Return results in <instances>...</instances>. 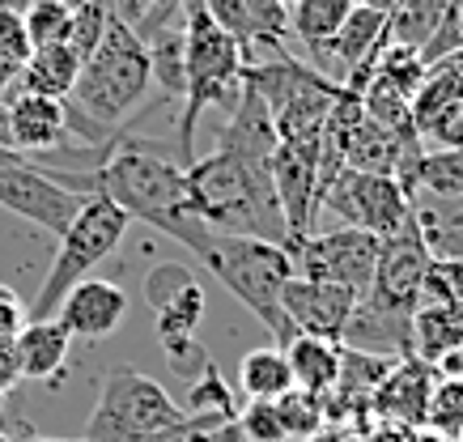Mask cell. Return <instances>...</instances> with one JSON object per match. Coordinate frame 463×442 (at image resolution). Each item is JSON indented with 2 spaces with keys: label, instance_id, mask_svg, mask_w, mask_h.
I'll return each instance as SVG.
<instances>
[{
  "label": "cell",
  "instance_id": "ab89813d",
  "mask_svg": "<svg viewBox=\"0 0 463 442\" xmlns=\"http://www.w3.org/2000/svg\"><path fill=\"white\" fill-rule=\"evenodd\" d=\"M17 81V69H9V64H0V102L9 99V89H14Z\"/></svg>",
  "mask_w": 463,
  "mask_h": 442
},
{
  "label": "cell",
  "instance_id": "681fc988",
  "mask_svg": "<svg viewBox=\"0 0 463 442\" xmlns=\"http://www.w3.org/2000/svg\"><path fill=\"white\" fill-rule=\"evenodd\" d=\"M22 442H30V438H22Z\"/></svg>",
  "mask_w": 463,
  "mask_h": 442
},
{
  "label": "cell",
  "instance_id": "74e56055",
  "mask_svg": "<svg viewBox=\"0 0 463 442\" xmlns=\"http://www.w3.org/2000/svg\"><path fill=\"white\" fill-rule=\"evenodd\" d=\"M22 328H26V306L17 302L14 289H0V349H14Z\"/></svg>",
  "mask_w": 463,
  "mask_h": 442
},
{
  "label": "cell",
  "instance_id": "f1b7e54d",
  "mask_svg": "<svg viewBox=\"0 0 463 442\" xmlns=\"http://www.w3.org/2000/svg\"><path fill=\"white\" fill-rule=\"evenodd\" d=\"M115 22V5L111 0H85L69 14V34H64V43L77 52L81 60H90L99 52V43L107 39V30Z\"/></svg>",
  "mask_w": 463,
  "mask_h": 442
},
{
  "label": "cell",
  "instance_id": "4316f807",
  "mask_svg": "<svg viewBox=\"0 0 463 442\" xmlns=\"http://www.w3.org/2000/svg\"><path fill=\"white\" fill-rule=\"evenodd\" d=\"M145 52H149L154 86L166 99L183 102V89H187V39H183V22L154 34V39H145Z\"/></svg>",
  "mask_w": 463,
  "mask_h": 442
},
{
  "label": "cell",
  "instance_id": "d6986e66",
  "mask_svg": "<svg viewBox=\"0 0 463 442\" xmlns=\"http://www.w3.org/2000/svg\"><path fill=\"white\" fill-rule=\"evenodd\" d=\"M85 60L72 52L69 43H47V47H34L26 60V69L17 72V89L26 94H39V99H69L77 89V77H81Z\"/></svg>",
  "mask_w": 463,
  "mask_h": 442
},
{
  "label": "cell",
  "instance_id": "b9f144b4",
  "mask_svg": "<svg viewBox=\"0 0 463 442\" xmlns=\"http://www.w3.org/2000/svg\"><path fill=\"white\" fill-rule=\"evenodd\" d=\"M357 5H365V9H374V14H392L400 0H357Z\"/></svg>",
  "mask_w": 463,
  "mask_h": 442
},
{
  "label": "cell",
  "instance_id": "7402d4cb",
  "mask_svg": "<svg viewBox=\"0 0 463 442\" xmlns=\"http://www.w3.org/2000/svg\"><path fill=\"white\" fill-rule=\"evenodd\" d=\"M455 102H463V47L425 69V81L417 89V99H412V128L421 132L434 115H442Z\"/></svg>",
  "mask_w": 463,
  "mask_h": 442
},
{
  "label": "cell",
  "instance_id": "484cf974",
  "mask_svg": "<svg viewBox=\"0 0 463 442\" xmlns=\"http://www.w3.org/2000/svg\"><path fill=\"white\" fill-rule=\"evenodd\" d=\"M183 413L192 417V421H209V426H225V421L239 417V409H234V391H230V383L217 374L213 357L200 366V374H192L187 396H183Z\"/></svg>",
  "mask_w": 463,
  "mask_h": 442
},
{
  "label": "cell",
  "instance_id": "4fadbf2b",
  "mask_svg": "<svg viewBox=\"0 0 463 442\" xmlns=\"http://www.w3.org/2000/svg\"><path fill=\"white\" fill-rule=\"evenodd\" d=\"M128 315V294L115 281H94L85 277L81 286L69 289V298L60 302L56 319L64 324L72 341H107Z\"/></svg>",
  "mask_w": 463,
  "mask_h": 442
},
{
  "label": "cell",
  "instance_id": "60d3db41",
  "mask_svg": "<svg viewBox=\"0 0 463 442\" xmlns=\"http://www.w3.org/2000/svg\"><path fill=\"white\" fill-rule=\"evenodd\" d=\"M0 145H5V149H14V136H9V107H5V102H0Z\"/></svg>",
  "mask_w": 463,
  "mask_h": 442
},
{
  "label": "cell",
  "instance_id": "5b68a950",
  "mask_svg": "<svg viewBox=\"0 0 463 442\" xmlns=\"http://www.w3.org/2000/svg\"><path fill=\"white\" fill-rule=\"evenodd\" d=\"M200 264L222 281L247 311L272 332V341L289 344L298 336L294 324L285 319L281 294L294 277V256L281 243H264V239H230V234H213L209 251Z\"/></svg>",
  "mask_w": 463,
  "mask_h": 442
},
{
  "label": "cell",
  "instance_id": "836d02e7",
  "mask_svg": "<svg viewBox=\"0 0 463 442\" xmlns=\"http://www.w3.org/2000/svg\"><path fill=\"white\" fill-rule=\"evenodd\" d=\"M192 281H200V277L187 268V264H157V268L145 277V302H149V311L166 306L170 298H179Z\"/></svg>",
  "mask_w": 463,
  "mask_h": 442
},
{
  "label": "cell",
  "instance_id": "f6af8a7d",
  "mask_svg": "<svg viewBox=\"0 0 463 442\" xmlns=\"http://www.w3.org/2000/svg\"><path fill=\"white\" fill-rule=\"evenodd\" d=\"M302 442H345L340 434H315V438H302Z\"/></svg>",
  "mask_w": 463,
  "mask_h": 442
},
{
  "label": "cell",
  "instance_id": "bcb514c9",
  "mask_svg": "<svg viewBox=\"0 0 463 442\" xmlns=\"http://www.w3.org/2000/svg\"><path fill=\"white\" fill-rule=\"evenodd\" d=\"M56 5H64V9H77V5H85V0H56Z\"/></svg>",
  "mask_w": 463,
  "mask_h": 442
},
{
  "label": "cell",
  "instance_id": "7a4b0ae2",
  "mask_svg": "<svg viewBox=\"0 0 463 442\" xmlns=\"http://www.w3.org/2000/svg\"><path fill=\"white\" fill-rule=\"evenodd\" d=\"M187 200H192V213L217 234L264 239V243H281L289 251L272 157L213 149L187 166Z\"/></svg>",
  "mask_w": 463,
  "mask_h": 442
},
{
  "label": "cell",
  "instance_id": "52a82bcc",
  "mask_svg": "<svg viewBox=\"0 0 463 442\" xmlns=\"http://www.w3.org/2000/svg\"><path fill=\"white\" fill-rule=\"evenodd\" d=\"M128 226H132V217H128L115 200H107V196L85 200V209L77 213L69 234H60V251H56V259H52L47 277H43V286L34 289L30 319H56L60 302L69 298V289L81 286L85 277L124 243Z\"/></svg>",
  "mask_w": 463,
  "mask_h": 442
},
{
  "label": "cell",
  "instance_id": "6da1fadb",
  "mask_svg": "<svg viewBox=\"0 0 463 442\" xmlns=\"http://www.w3.org/2000/svg\"><path fill=\"white\" fill-rule=\"evenodd\" d=\"M99 196L115 200L132 221H145L149 230L183 243L196 259L209 251L213 234H217L192 213L187 166L128 132L111 145V157L99 166Z\"/></svg>",
  "mask_w": 463,
  "mask_h": 442
},
{
  "label": "cell",
  "instance_id": "c3c4849f",
  "mask_svg": "<svg viewBox=\"0 0 463 442\" xmlns=\"http://www.w3.org/2000/svg\"><path fill=\"white\" fill-rule=\"evenodd\" d=\"M0 442H9V438H5V434H0Z\"/></svg>",
  "mask_w": 463,
  "mask_h": 442
},
{
  "label": "cell",
  "instance_id": "ffe728a7",
  "mask_svg": "<svg viewBox=\"0 0 463 442\" xmlns=\"http://www.w3.org/2000/svg\"><path fill=\"white\" fill-rule=\"evenodd\" d=\"M285 357H289V371H294L298 391L307 396H332L340 379V344L336 341H323V336H307L298 332L289 344H281Z\"/></svg>",
  "mask_w": 463,
  "mask_h": 442
},
{
  "label": "cell",
  "instance_id": "8d00e7d4",
  "mask_svg": "<svg viewBox=\"0 0 463 442\" xmlns=\"http://www.w3.org/2000/svg\"><path fill=\"white\" fill-rule=\"evenodd\" d=\"M417 136H421V145H430V149H463V102H455V107H447L442 115H434Z\"/></svg>",
  "mask_w": 463,
  "mask_h": 442
},
{
  "label": "cell",
  "instance_id": "d590c367",
  "mask_svg": "<svg viewBox=\"0 0 463 442\" xmlns=\"http://www.w3.org/2000/svg\"><path fill=\"white\" fill-rule=\"evenodd\" d=\"M239 426L251 442H289L281 429V417H277V404L272 400H251L239 413Z\"/></svg>",
  "mask_w": 463,
  "mask_h": 442
},
{
  "label": "cell",
  "instance_id": "e575fe53",
  "mask_svg": "<svg viewBox=\"0 0 463 442\" xmlns=\"http://www.w3.org/2000/svg\"><path fill=\"white\" fill-rule=\"evenodd\" d=\"M30 52H34V43H30V34H26V17L17 14V9H0V64L22 72Z\"/></svg>",
  "mask_w": 463,
  "mask_h": 442
},
{
  "label": "cell",
  "instance_id": "ac0fdd59",
  "mask_svg": "<svg viewBox=\"0 0 463 442\" xmlns=\"http://www.w3.org/2000/svg\"><path fill=\"white\" fill-rule=\"evenodd\" d=\"M72 336L64 332L60 319H26L22 336L14 341V362L17 379H34V383H52L64 362H69Z\"/></svg>",
  "mask_w": 463,
  "mask_h": 442
},
{
  "label": "cell",
  "instance_id": "44dd1931",
  "mask_svg": "<svg viewBox=\"0 0 463 442\" xmlns=\"http://www.w3.org/2000/svg\"><path fill=\"white\" fill-rule=\"evenodd\" d=\"M463 349V306H438L421 302L412 311V357L434 366L442 353Z\"/></svg>",
  "mask_w": 463,
  "mask_h": 442
},
{
  "label": "cell",
  "instance_id": "8fae6325",
  "mask_svg": "<svg viewBox=\"0 0 463 442\" xmlns=\"http://www.w3.org/2000/svg\"><path fill=\"white\" fill-rule=\"evenodd\" d=\"M430 264H434V256H430V247H425L421 230L412 226V217H408L395 234L383 239L379 268H374V281H370L365 302L387 306V311H400V315H412L417 302H421V286H425Z\"/></svg>",
  "mask_w": 463,
  "mask_h": 442
},
{
  "label": "cell",
  "instance_id": "7c38bea8",
  "mask_svg": "<svg viewBox=\"0 0 463 442\" xmlns=\"http://www.w3.org/2000/svg\"><path fill=\"white\" fill-rule=\"evenodd\" d=\"M281 306H285V319L294 324V332H307V336H323V341L340 344L353 311H357V294L294 272L281 294Z\"/></svg>",
  "mask_w": 463,
  "mask_h": 442
},
{
  "label": "cell",
  "instance_id": "f35d334b",
  "mask_svg": "<svg viewBox=\"0 0 463 442\" xmlns=\"http://www.w3.org/2000/svg\"><path fill=\"white\" fill-rule=\"evenodd\" d=\"M204 442H251L247 438V434H242V426H239V417H234V421H225V426H217L209 434V438Z\"/></svg>",
  "mask_w": 463,
  "mask_h": 442
},
{
  "label": "cell",
  "instance_id": "ba28073f",
  "mask_svg": "<svg viewBox=\"0 0 463 442\" xmlns=\"http://www.w3.org/2000/svg\"><path fill=\"white\" fill-rule=\"evenodd\" d=\"M379 247H383L379 234L340 226V230H327V234H310L307 243H298L289 256H294L298 277L340 286L349 294H357V302H362L370 294L374 268H379Z\"/></svg>",
  "mask_w": 463,
  "mask_h": 442
},
{
  "label": "cell",
  "instance_id": "d6a6232c",
  "mask_svg": "<svg viewBox=\"0 0 463 442\" xmlns=\"http://www.w3.org/2000/svg\"><path fill=\"white\" fill-rule=\"evenodd\" d=\"M69 14L64 5L56 0H30L22 17H26V34L34 47H47V43H64V34H69Z\"/></svg>",
  "mask_w": 463,
  "mask_h": 442
},
{
  "label": "cell",
  "instance_id": "277c9868",
  "mask_svg": "<svg viewBox=\"0 0 463 442\" xmlns=\"http://www.w3.org/2000/svg\"><path fill=\"white\" fill-rule=\"evenodd\" d=\"M183 39H187V89H183L179 119H175V154H179V166H192L196 162L200 119H204L209 107H225L230 111L239 102L247 56L213 22L200 0L183 5Z\"/></svg>",
  "mask_w": 463,
  "mask_h": 442
},
{
  "label": "cell",
  "instance_id": "9c48e42d",
  "mask_svg": "<svg viewBox=\"0 0 463 442\" xmlns=\"http://www.w3.org/2000/svg\"><path fill=\"white\" fill-rule=\"evenodd\" d=\"M319 209L340 217V226L365 230V234H395L408 221V192L395 174H370V171H345L332 179Z\"/></svg>",
  "mask_w": 463,
  "mask_h": 442
},
{
  "label": "cell",
  "instance_id": "2e32d148",
  "mask_svg": "<svg viewBox=\"0 0 463 442\" xmlns=\"http://www.w3.org/2000/svg\"><path fill=\"white\" fill-rule=\"evenodd\" d=\"M408 217L421 230L430 256L463 264V196H442V192L412 187L408 192Z\"/></svg>",
  "mask_w": 463,
  "mask_h": 442
},
{
  "label": "cell",
  "instance_id": "e0dca14e",
  "mask_svg": "<svg viewBox=\"0 0 463 442\" xmlns=\"http://www.w3.org/2000/svg\"><path fill=\"white\" fill-rule=\"evenodd\" d=\"M345 349H362V353H379V357H408L412 353V315L387 311L374 302H357L349 328L340 336Z\"/></svg>",
  "mask_w": 463,
  "mask_h": 442
},
{
  "label": "cell",
  "instance_id": "f546056e",
  "mask_svg": "<svg viewBox=\"0 0 463 442\" xmlns=\"http://www.w3.org/2000/svg\"><path fill=\"white\" fill-rule=\"evenodd\" d=\"M425 429L442 442H463V374L459 379H438L434 383Z\"/></svg>",
  "mask_w": 463,
  "mask_h": 442
},
{
  "label": "cell",
  "instance_id": "5bb4252c",
  "mask_svg": "<svg viewBox=\"0 0 463 442\" xmlns=\"http://www.w3.org/2000/svg\"><path fill=\"white\" fill-rule=\"evenodd\" d=\"M5 107H9V136H14V149L22 157L64 149V141H69V107L60 99H39V94H26V89L14 86Z\"/></svg>",
  "mask_w": 463,
  "mask_h": 442
},
{
  "label": "cell",
  "instance_id": "7bdbcfd3",
  "mask_svg": "<svg viewBox=\"0 0 463 442\" xmlns=\"http://www.w3.org/2000/svg\"><path fill=\"white\" fill-rule=\"evenodd\" d=\"M9 162H22V154H14V149H5V145H0V166H9Z\"/></svg>",
  "mask_w": 463,
  "mask_h": 442
},
{
  "label": "cell",
  "instance_id": "8992f818",
  "mask_svg": "<svg viewBox=\"0 0 463 442\" xmlns=\"http://www.w3.org/2000/svg\"><path fill=\"white\" fill-rule=\"evenodd\" d=\"M187 426L183 404L137 366L102 374L99 404L85 421V442H154Z\"/></svg>",
  "mask_w": 463,
  "mask_h": 442
},
{
  "label": "cell",
  "instance_id": "cb8c5ba5",
  "mask_svg": "<svg viewBox=\"0 0 463 442\" xmlns=\"http://www.w3.org/2000/svg\"><path fill=\"white\" fill-rule=\"evenodd\" d=\"M239 387L247 391V400H281L294 391V371L285 349L268 344V349H251L239 362Z\"/></svg>",
  "mask_w": 463,
  "mask_h": 442
},
{
  "label": "cell",
  "instance_id": "83f0119b",
  "mask_svg": "<svg viewBox=\"0 0 463 442\" xmlns=\"http://www.w3.org/2000/svg\"><path fill=\"white\" fill-rule=\"evenodd\" d=\"M111 5H115V17L124 26H132V34L145 43V39H154L162 30L179 26L187 0H111Z\"/></svg>",
  "mask_w": 463,
  "mask_h": 442
},
{
  "label": "cell",
  "instance_id": "d4e9b609",
  "mask_svg": "<svg viewBox=\"0 0 463 442\" xmlns=\"http://www.w3.org/2000/svg\"><path fill=\"white\" fill-rule=\"evenodd\" d=\"M353 5L357 0H298L294 9H289V39H298V43L307 47V56H315L345 26Z\"/></svg>",
  "mask_w": 463,
  "mask_h": 442
},
{
  "label": "cell",
  "instance_id": "1f68e13d",
  "mask_svg": "<svg viewBox=\"0 0 463 442\" xmlns=\"http://www.w3.org/2000/svg\"><path fill=\"white\" fill-rule=\"evenodd\" d=\"M277 404V417H281V429L289 442H302V438H315L323 434V421H327V409H323L319 396H307V391H289V396L272 400Z\"/></svg>",
  "mask_w": 463,
  "mask_h": 442
},
{
  "label": "cell",
  "instance_id": "9a60e30c",
  "mask_svg": "<svg viewBox=\"0 0 463 442\" xmlns=\"http://www.w3.org/2000/svg\"><path fill=\"white\" fill-rule=\"evenodd\" d=\"M438 374L430 362L421 357H395L392 374L383 379V387L374 391L370 409H379L387 421L395 426H425V413H430V396H434Z\"/></svg>",
  "mask_w": 463,
  "mask_h": 442
},
{
  "label": "cell",
  "instance_id": "ee69618b",
  "mask_svg": "<svg viewBox=\"0 0 463 442\" xmlns=\"http://www.w3.org/2000/svg\"><path fill=\"white\" fill-rule=\"evenodd\" d=\"M26 5H30V0H0V9H17V14H22Z\"/></svg>",
  "mask_w": 463,
  "mask_h": 442
},
{
  "label": "cell",
  "instance_id": "3957f363",
  "mask_svg": "<svg viewBox=\"0 0 463 442\" xmlns=\"http://www.w3.org/2000/svg\"><path fill=\"white\" fill-rule=\"evenodd\" d=\"M149 86H154L149 52L132 34V26H124L115 17L99 52L85 60L77 89L64 99V107H69V136H81L94 149L119 141L128 132L124 124L145 102Z\"/></svg>",
  "mask_w": 463,
  "mask_h": 442
},
{
  "label": "cell",
  "instance_id": "7dc6e473",
  "mask_svg": "<svg viewBox=\"0 0 463 442\" xmlns=\"http://www.w3.org/2000/svg\"><path fill=\"white\" fill-rule=\"evenodd\" d=\"M281 5H285V9H294V5H298V0H281Z\"/></svg>",
  "mask_w": 463,
  "mask_h": 442
},
{
  "label": "cell",
  "instance_id": "4dcf8cb0",
  "mask_svg": "<svg viewBox=\"0 0 463 442\" xmlns=\"http://www.w3.org/2000/svg\"><path fill=\"white\" fill-rule=\"evenodd\" d=\"M412 187L463 196V149H425L417 162V174H412Z\"/></svg>",
  "mask_w": 463,
  "mask_h": 442
},
{
  "label": "cell",
  "instance_id": "30bf717a",
  "mask_svg": "<svg viewBox=\"0 0 463 442\" xmlns=\"http://www.w3.org/2000/svg\"><path fill=\"white\" fill-rule=\"evenodd\" d=\"M85 200L90 196L69 192V187L56 183L52 174H43L39 166H30L26 157L0 166V209L22 217V221H30V226L47 230L52 239L69 234V226L85 209Z\"/></svg>",
  "mask_w": 463,
  "mask_h": 442
},
{
  "label": "cell",
  "instance_id": "603a6c76",
  "mask_svg": "<svg viewBox=\"0 0 463 442\" xmlns=\"http://www.w3.org/2000/svg\"><path fill=\"white\" fill-rule=\"evenodd\" d=\"M447 9L450 0H400L387 14V47H404V52L421 56L442 26Z\"/></svg>",
  "mask_w": 463,
  "mask_h": 442
}]
</instances>
